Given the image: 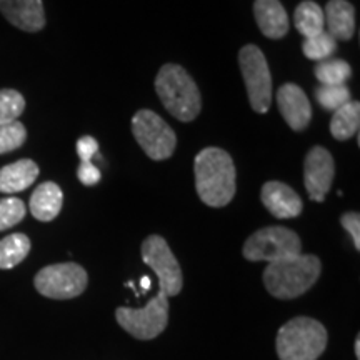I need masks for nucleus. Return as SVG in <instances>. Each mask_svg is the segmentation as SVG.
I'll use <instances>...</instances> for the list:
<instances>
[{"label":"nucleus","instance_id":"15","mask_svg":"<svg viewBox=\"0 0 360 360\" xmlns=\"http://www.w3.org/2000/svg\"><path fill=\"white\" fill-rule=\"evenodd\" d=\"M254 15L267 39H282L289 32V17L281 0H255Z\"/></svg>","mask_w":360,"mask_h":360},{"label":"nucleus","instance_id":"32","mask_svg":"<svg viewBox=\"0 0 360 360\" xmlns=\"http://www.w3.org/2000/svg\"><path fill=\"white\" fill-rule=\"evenodd\" d=\"M355 357L357 360H360V337L357 335V339H355Z\"/></svg>","mask_w":360,"mask_h":360},{"label":"nucleus","instance_id":"17","mask_svg":"<svg viewBox=\"0 0 360 360\" xmlns=\"http://www.w3.org/2000/svg\"><path fill=\"white\" fill-rule=\"evenodd\" d=\"M64 193L56 182H44L35 188L30 197V214L40 222H51L60 214Z\"/></svg>","mask_w":360,"mask_h":360},{"label":"nucleus","instance_id":"14","mask_svg":"<svg viewBox=\"0 0 360 360\" xmlns=\"http://www.w3.org/2000/svg\"><path fill=\"white\" fill-rule=\"evenodd\" d=\"M0 12L17 29L39 32L45 27L42 0H0Z\"/></svg>","mask_w":360,"mask_h":360},{"label":"nucleus","instance_id":"13","mask_svg":"<svg viewBox=\"0 0 360 360\" xmlns=\"http://www.w3.org/2000/svg\"><path fill=\"white\" fill-rule=\"evenodd\" d=\"M260 199L265 209L277 219H294L299 217L304 210L300 195L294 188L278 180L265 182L260 192Z\"/></svg>","mask_w":360,"mask_h":360},{"label":"nucleus","instance_id":"31","mask_svg":"<svg viewBox=\"0 0 360 360\" xmlns=\"http://www.w3.org/2000/svg\"><path fill=\"white\" fill-rule=\"evenodd\" d=\"M141 283H142V294H146V292L150 289V278H148L147 276H143Z\"/></svg>","mask_w":360,"mask_h":360},{"label":"nucleus","instance_id":"8","mask_svg":"<svg viewBox=\"0 0 360 360\" xmlns=\"http://www.w3.org/2000/svg\"><path fill=\"white\" fill-rule=\"evenodd\" d=\"M119 326L139 340H152L167 328L169 299L157 294L142 309L119 307L115 310Z\"/></svg>","mask_w":360,"mask_h":360},{"label":"nucleus","instance_id":"3","mask_svg":"<svg viewBox=\"0 0 360 360\" xmlns=\"http://www.w3.org/2000/svg\"><path fill=\"white\" fill-rule=\"evenodd\" d=\"M157 96L164 107L182 122H192L202 109L199 87L188 72L177 64H165L155 79Z\"/></svg>","mask_w":360,"mask_h":360},{"label":"nucleus","instance_id":"9","mask_svg":"<svg viewBox=\"0 0 360 360\" xmlns=\"http://www.w3.org/2000/svg\"><path fill=\"white\" fill-rule=\"evenodd\" d=\"M89 276L82 265L67 262L44 267L34 278L39 294L49 299L67 300L79 297L87 289Z\"/></svg>","mask_w":360,"mask_h":360},{"label":"nucleus","instance_id":"7","mask_svg":"<svg viewBox=\"0 0 360 360\" xmlns=\"http://www.w3.org/2000/svg\"><path fill=\"white\" fill-rule=\"evenodd\" d=\"M135 141L152 160L170 159L177 147V135L159 114L152 110H139L132 117Z\"/></svg>","mask_w":360,"mask_h":360},{"label":"nucleus","instance_id":"20","mask_svg":"<svg viewBox=\"0 0 360 360\" xmlns=\"http://www.w3.org/2000/svg\"><path fill=\"white\" fill-rule=\"evenodd\" d=\"M295 29L304 35L305 39L323 32L326 19H323V8L315 4L314 0H304L295 8L294 13Z\"/></svg>","mask_w":360,"mask_h":360},{"label":"nucleus","instance_id":"6","mask_svg":"<svg viewBox=\"0 0 360 360\" xmlns=\"http://www.w3.org/2000/svg\"><path fill=\"white\" fill-rule=\"evenodd\" d=\"M238 65L244 77L252 109L265 114L272 103V75L264 52L257 45H244L238 52Z\"/></svg>","mask_w":360,"mask_h":360},{"label":"nucleus","instance_id":"2","mask_svg":"<svg viewBox=\"0 0 360 360\" xmlns=\"http://www.w3.org/2000/svg\"><path fill=\"white\" fill-rule=\"evenodd\" d=\"M322 264L315 255L299 254L295 257L270 262L264 270V283L276 299L290 300L304 295L321 276Z\"/></svg>","mask_w":360,"mask_h":360},{"label":"nucleus","instance_id":"11","mask_svg":"<svg viewBox=\"0 0 360 360\" xmlns=\"http://www.w3.org/2000/svg\"><path fill=\"white\" fill-rule=\"evenodd\" d=\"M335 175V164L330 152L323 147H312L304 162V184L310 200L323 202Z\"/></svg>","mask_w":360,"mask_h":360},{"label":"nucleus","instance_id":"10","mask_svg":"<svg viewBox=\"0 0 360 360\" xmlns=\"http://www.w3.org/2000/svg\"><path fill=\"white\" fill-rule=\"evenodd\" d=\"M142 259L159 278V294L175 297L184 287L182 269L164 237L148 236L142 244Z\"/></svg>","mask_w":360,"mask_h":360},{"label":"nucleus","instance_id":"26","mask_svg":"<svg viewBox=\"0 0 360 360\" xmlns=\"http://www.w3.org/2000/svg\"><path fill=\"white\" fill-rule=\"evenodd\" d=\"M27 141V130L24 124L15 120L12 124L0 125V155L17 150Z\"/></svg>","mask_w":360,"mask_h":360},{"label":"nucleus","instance_id":"28","mask_svg":"<svg viewBox=\"0 0 360 360\" xmlns=\"http://www.w3.org/2000/svg\"><path fill=\"white\" fill-rule=\"evenodd\" d=\"M342 227L352 237L355 249L360 250V215L357 212H347L340 217Z\"/></svg>","mask_w":360,"mask_h":360},{"label":"nucleus","instance_id":"18","mask_svg":"<svg viewBox=\"0 0 360 360\" xmlns=\"http://www.w3.org/2000/svg\"><path fill=\"white\" fill-rule=\"evenodd\" d=\"M39 177V165L30 159H22L0 169V192L19 193L29 188Z\"/></svg>","mask_w":360,"mask_h":360},{"label":"nucleus","instance_id":"4","mask_svg":"<svg viewBox=\"0 0 360 360\" xmlns=\"http://www.w3.org/2000/svg\"><path fill=\"white\" fill-rule=\"evenodd\" d=\"M327 330L310 317H295L278 328L276 347L281 360H317L327 347Z\"/></svg>","mask_w":360,"mask_h":360},{"label":"nucleus","instance_id":"30","mask_svg":"<svg viewBox=\"0 0 360 360\" xmlns=\"http://www.w3.org/2000/svg\"><path fill=\"white\" fill-rule=\"evenodd\" d=\"M98 152V143L94 137L90 135H84L79 139L77 142V155L80 162H92L94 155H97Z\"/></svg>","mask_w":360,"mask_h":360},{"label":"nucleus","instance_id":"5","mask_svg":"<svg viewBox=\"0 0 360 360\" xmlns=\"http://www.w3.org/2000/svg\"><path fill=\"white\" fill-rule=\"evenodd\" d=\"M302 254V242L287 227H264L247 238L242 255L250 262H278Z\"/></svg>","mask_w":360,"mask_h":360},{"label":"nucleus","instance_id":"19","mask_svg":"<svg viewBox=\"0 0 360 360\" xmlns=\"http://www.w3.org/2000/svg\"><path fill=\"white\" fill-rule=\"evenodd\" d=\"M360 125V103L359 102H347L337 109L332 115L330 120V134L334 135L335 141H349L354 135L359 134Z\"/></svg>","mask_w":360,"mask_h":360},{"label":"nucleus","instance_id":"12","mask_svg":"<svg viewBox=\"0 0 360 360\" xmlns=\"http://www.w3.org/2000/svg\"><path fill=\"white\" fill-rule=\"evenodd\" d=\"M277 105L289 127L295 132H302L309 127L312 119V107L307 96L299 85L285 84L277 90Z\"/></svg>","mask_w":360,"mask_h":360},{"label":"nucleus","instance_id":"24","mask_svg":"<svg viewBox=\"0 0 360 360\" xmlns=\"http://www.w3.org/2000/svg\"><path fill=\"white\" fill-rule=\"evenodd\" d=\"M25 109V98L13 89L0 90V125L12 124Z\"/></svg>","mask_w":360,"mask_h":360},{"label":"nucleus","instance_id":"29","mask_svg":"<svg viewBox=\"0 0 360 360\" xmlns=\"http://www.w3.org/2000/svg\"><path fill=\"white\" fill-rule=\"evenodd\" d=\"M77 177L84 186H96V184L101 182L102 174L92 162H80L79 170H77Z\"/></svg>","mask_w":360,"mask_h":360},{"label":"nucleus","instance_id":"27","mask_svg":"<svg viewBox=\"0 0 360 360\" xmlns=\"http://www.w3.org/2000/svg\"><path fill=\"white\" fill-rule=\"evenodd\" d=\"M27 214L24 202L17 197H7L0 199V232L7 231L19 222H22Z\"/></svg>","mask_w":360,"mask_h":360},{"label":"nucleus","instance_id":"23","mask_svg":"<svg viewBox=\"0 0 360 360\" xmlns=\"http://www.w3.org/2000/svg\"><path fill=\"white\" fill-rule=\"evenodd\" d=\"M302 49L304 56L310 60L322 62L334 56V52L337 51V40L323 30V32L314 35V37L305 39Z\"/></svg>","mask_w":360,"mask_h":360},{"label":"nucleus","instance_id":"1","mask_svg":"<svg viewBox=\"0 0 360 360\" xmlns=\"http://www.w3.org/2000/svg\"><path fill=\"white\" fill-rule=\"evenodd\" d=\"M195 188L209 207H225L236 195V165L232 157L219 147L200 150L193 162Z\"/></svg>","mask_w":360,"mask_h":360},{"label":"nucleus","instance_id":"16","mask_svg":"<svg viewBox=\"0 0 360 360\" xmlns=\"http://www.w3.org/2000/svg\"><path fill=\"white\" fill-rule=\"evenodd\" d=\"M328 34L335 40H350L355 32V8L347 0H328L323 11Z\"/></svg>","mask_w":360,"mask_h":360},{"label":"nucleus","instance_id":"25","mask_svg":"<svg viewBox=\"0 0 360 360\" xmlns=\"http://www.w3.org/2000/svg\"><path fill=\"white\" fill-rule=\"evenodd\" d=\"M315 98L323 109L337 110L342 105L350 102V90L347 85H321L315 90Z\"/></svg>","mask_w":360,"mask_h":360},{"label":"nucleus","instance_id":"22","mask_svg":"<svg viewBox=\"0 0 360 360\" xmlns=\"http://www.w3.org/2000/svg\"><path fill=\"white\" fill-rule=\"evenodd\" d=\"M314 74L322 85H344L352 75V67L342 58H327L315 65Z\"/></svg>","mask_w":360,"mask_h":360},{"label":"nucleus","instance_id":"21","mask_svg":"<svg viewBox=\"0 0 360 360\" xmlns=\"http://www.w3.org/2000/svg\"><path fill=\"white\" fill-rule=\"evenodd\" d=\"M30 238L25 233H12L0 240V269L7 270L19 265L30 252Z\"/></svg>","mask_w":360,"mask_h":360}]
</instances>
